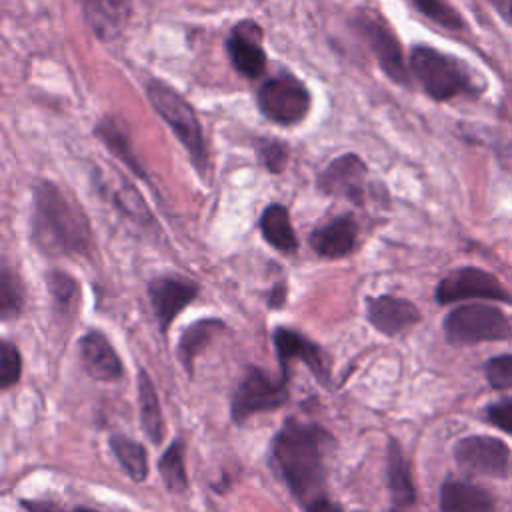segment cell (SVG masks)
Here are the masks:
<instances>
[{"label":"cell","instance_id":"obj_1","mask_svg":"<svg viewBox=\"0 0 512 512\" xmlns=\"http://www.w3.org/2000/svg\"><path fill=\"white\" fill-rule=\"evenodd\" d=\"M332 444V436L320 424L294 418L280 426L270 444L276 472L302 506L324 496V456Z\"/></svg>","mask_w":512,"mask_h":512},{"label":"cell","instance_id":"obj_2","mask_svg":"<svg viewBox=\"0 0 512 512\" xmlns=\"http://www.w3.org/2000/svg\"><path fill=\"white\" fill-rule=\"evenodd\" d=\"M32 238L48 254H80L92 240L82 208L52 182H40L34 190Z\"/></svg>","mask_w":512,"mask_h":512},{"label":"cell","instance_id":"obj_3","mask_svg":"<svg viewBox=\"0 0 512 512\" xmlns=\"http://www.w3.org/2000/svg\"><path fill=\"white\" fill-rule=\"evenodd\" d=\"M146 94L152 108L164 118V122L172 128L180 144L188 150L190 160L194 162L196 170L204 176L208 166V152L206 142L202 136V126L192 110V106L174 92L168 84L160 80H150L146 84Z\"/></svg>","mask_w":512,"mask_h":512},{"label":"cell","instance_id":"obj_4","mask_svg":"<svg viewBox=\"0 0 512 512\" xmlns=\"http://www.w3.org/2000/svg\"><path fill=\"white\" fill-rule=\"evenodd\" d=\"M444 334L450 344L468 346L512 338V324L502 310L490 304H464L444 318Z\"/></svg>","mask_w":512,"mask_h":512},{"label":"cell","instance_id":"obj_5","mask_svg":"<svg viewBox=\"0 0 512 512\" xmlns=\"http://www.w3.org/2000/svg\"><path fill=\"white\" fill-rule=\"evenodd\" d=\"M288 398V378H274L260 366H248L232 394L230 414L236 424H242L254 414L282 408Z\"/></svg>","mask_w":512,"mask_h":512},{"label":"cell","instance_id":"obj_6","mask_svg":"<svg viewBox=\"0 0 512 512\" xmlns=\"http://www.w3.org/2000/svg\"><path fill=\"white\" fill-rule=\"evenodd\" d=\"M410 64L418 82L434 100H450L468 92L472 86L466 68L456 58L436 48L416 46Z\"/></svg>","mask_w":512,"mask_h":512},{"label":"cell","instance_id":"obj_7","mask_svg":"<svg viewBox=\"0 0 512 512\" xmlns=\"http://www.w3.org/2000/svg\"><path fill=\"white\" fill-rule=\"evenodd\" d=\"M260 112L276 124H296L310 108V94L306 86L290 74H280L266 80L258 90Z\"/></svg>","mask_w":512,"mask_h":512},{"label":"cell","instance_id":"obj_8","mask_svg":"<svg viewBox=\"0 0 512 512\" xmlns=\"http://www.w3.org/2000/svg\"><path fill=\"white\" fill-rule=\"evenodd\" d=\"M454 458L458 466L474 476H512V450L494 436H466L456 442Z\"/></svg>","mask_w":512,"mask_h":512},{"label":"cell","instance_id":"obj_9","mask_svg":"<svg viewBox=\"0 0 512 512\" xmlns=\"http://www.w3.org/2000/svg\"><path fill=\"white\" fill-rule=\"evenodd\" d=\"M354 28L366 40L372 54L378 58L382 70L396 82L408 84V72L402 60V48L398 38L378 14L370 10H360L354 18Z\"/></svg>","mask_w":512,"mask_h":512},{"label":"cell","instance_id":"obj_10","mask_svg":"<svg viewBox=\"0 0 512 512\" xmlns=\"http://www.w3.org/2000/svg\"><path fill=\"white\" fill-rule=\"evenodd\" d=\"M468 298H484L498 302H512L504 286L486 270L464 266L444 276L436 288V300L440 304H452Z\"/></svg>","mask_w":512,"mask_h":512},{"label":"cell","instance_id":"obj_11","mask_svg":"<svg viewBox=\"0 0 512 512\" xmlns=\"http://www.w3.org/2000/svg\"><path fill=\"white\" fill-rule=\"evenodd\" d=\"M272 342H274L278 364H280V376L288 378L290 364L294 360H300L310 368V372L316 376V380H320L322 384L330 382L328 366L324 362V354L318 344H314L300 332H296L292 328H284V326H278L272 332Z\"/></svg>","mask_w":512,"mask_h":512},{"label":"cell","instance_id":"obj_12","mask_svg":"<svg viewBox=\"0 0 512 512\" xmlns=\"http://www.w3.org/2000/svg\"><path fill=\"white\" fill-rule=\"evenodd\" d=\"M366 164L356 154H344L328 164L318 178V188L330 196H342L356 204L366 198Z\"/></svg>","mask_w":512,"mask_h":512},{"label":"cell","instance_id":"obj_13","mask_svg":"<svg viewBox=\"0 0 512 512\" xmlns=\"http://www.w3.org/2000/svg\"><path fill=\"white\" fill-rule=\"evenodd\" d=\"M198 286L186 278L160 276L148 284V296L162 332H166L172 320L196 298Z\"/></svg>","mask_w":512,"mask_h":512},{"label":"cell","instance_id":"obj_14","mask_svg":"<svg viewBox=\"0 0 512 512\" xmlns=\"http://www.w3.org/2000/svg\"><path fill=\"white\" fill-rule=\"evenodd\" d=\"M366 316L368 322L386 336H396L420 322V310L410 300L390 294L368 298Z\"/></svg>","mask_w":512,"mask_h":512},{"label":"cell","instance_id":"obj_15","mask_svg":"<svg viewBox=\"0 0 512 512\" xmlns=\"http://www.w3.org/2000/svg\"><path fill=\"white\" fill-rule=\"evenodd\" d=\"M226 50L242 76L256 78L264 72L266 54L260 46V28L254 22H240L234 26L226 40Z\"/></svg>","mask_w":512,"mask_h":512},{"label":"cell","instance_id":"obj_16","mask_svg":"<svg viewBox=\"0 0 512 512\" xmlns=\"http://www.w3.org/2000/svg\"><path fill=\"white\" fill-rule=\"evenodd\" d=\"M80 360L84 370L100 382H114L122 378L124 366L114 350V346L108 342V338L100 330H88L80 338Z\"/></svg>","mask_w":512,"mask_h":512},{"label":"cell","instance_id":"obj_17","mask_svg":"<svg viewBox=\"0 0 512 512\" xmlns=\"http://www.w3.org/2000/svg\"><path fill=\"white\" fill-rule=\"evenodd\" d=\"M358 240V224L350 214L338 216L316 228L310 236L314 252L322 258H342L354 250Z\"/></svg>","mask_w":512,"mask_h":512},{"label":"cell","instance_id":"obj_18","mask_svg":"<svg viewBox=\"0 0 512 512\" xmlns=\"http://www.w3.org/2000/svg\"><path fill=\"white\" fill-rule=\"evenodd\" d=\"M442 512H496L492 496L470 482L446 480L440 488Z\"/></svg>","mask_w":512,"mask_h":512},{"label":"cell","instance_id":"obj_19","mask_svg":"<svg viewBox=\"0 0 512 512\" xmlns=\"http://www.w3.org/2000/svg\"><path fill=\"white\" fill-rule=\"evenodd\" d=\"M84 16L100 38H114L130 16V0H82Z\"/></svg>","mask_w":512,"mask_h":512},{"label":"cell","instance_id":"obj_20","mask_svg":"<svg viewBox=\"0 0 512 512\" xmlns=\"http://www.w3.org/2000/svg\"><path fill=\"white\" fill-rule=\"evenodd\" d=\"M386 484H388L392 502L398 508H406L414 504L416 490L412 484L410 466L402 454V448L394 440L388 442V450H386Z\"/></svg>","mask_w":512,"mask_h":512},{"label":"cell","instance_id":"obj_21","mask_svg":"<svg viewBox=\"0 0 512 512\" xmlns=\"http://www.w3.org/2000/svg\"><path fill=\"white\" fill-rule=\"evenodd\" d=\"M138 408H140V424L144 434L154 446H160L164 440L166 424H164L156 388L144 370H138Z\"/></svg>","mask_w":512,"mask_h":512},{"label":"cell","instance_id":"obj_22","mask_svg":"<svg viewBox=\"0 0 512 512\" xmlns=\"http://www.w3.org/2000/svg\"><path fill=\"white\" fill-rule=\"evenodd\" d=\"M224 330V322L218 318H202L194 324H190L176 346V356L180 360V364L184 366V370L188 372V376L194 374V362L198 358V354L206 348V344L214 338L216 332Z\"/></svg>","mask_w":512,"mask_h":512},{"label":"cell","instance_id":"obj_23","mask_svg":"<svg viewBox=\"0 0 512 512\" xmlns=\"http://www.w3.org/2000/svg\"><path fill=\"white\" fill-rule=\"evenodd\" d=\"M260 230L266 242H270L274 248L282 252H294L298 242L294 228L290 224L288 210L282 204H270L260 218Z\"/></svg>","mask_w":512,"mask_h":512},{"label":"cell","instance_id":"obj_24","mask_svg":"<svg viewBox=\"0 0 512 512\" xmlns=\"http://www.w3.org/2000/svg\"><path fill=\"white\" fill-rule=\"evenodd\" d=\"M108 444H110L114 458L122 466V470L134 482H144L148 478V454L140 442H136L124 434H112L108 438Z\"/></svg>","mask_w":512,"mask_h":512},{"label":"cell","instance_id":"obj_25","mask_svg":"<svg viewBox=\"0 0 512 512\" xmlns=\"http://www.w3.org/2000/svg\"><path fill=\"white\" fill-rule=\"evenodd\" d=\"M158 472L170 492L180 494L188 488V474L184 466V442L180 438L170 442V446L160 456Z\"/></svg>","mask_w":512,"mask_h":512},{"label":"cell","instance_id":"obj_26","mask_svg":"<svg viewBox=\"0 0 512 512\" xmlns=\"http://www.w3.org/2000/svg\"><path fill=\"white\" fill-rule=\"evenodd\" d=\"M94 132L98 134V138L140 178H146V170H142L140 162L136 160L132 148H130V140L126 136V132L112 120V118H104Z\"/></svg>","mask_w":512,"mask_h":512},{"label":"cell","instance_id":"obj_27","mask_svg":"<svg viewBox=\"0 0 512 512\" xmlns=\"http://www.w3.org/2000/svg\"><path fill=\"white\" fill-rule=\"evenodd\" d=\"M24 304V290L18 276L8 268L2 266L0 274V314L2 320H10L22 312Z\"/></svg>","mask_w":512,"mask_h":512},{"label":"cell","instance_id":"obj_28","mask_svg":"<svg viewBox=\"0 0 512 512\" xmlns=\"http://www.w3.org/2000/svg\"><path fill=\"white\" fill-rule=\"evenodd\" d=\"M420 14H424L428 20L448 28V30H462L464 20L462 16L444 0H414Z\"/></svg>","mask_w":512,"mask_h":512},{"label":"cell","instance_id":"obj_29","mask_svg":"<svg viewBox=\"0 0 512 512\" xmlns=\"http://www.w3.org/2000/svg\"><path fill=\"white\" fill-rule=\"evenodd\" d=\"M48 288L52 294V300L56 302V306L64 312H68L76 300H78V284L72 276L64 274V272H52L48 276Z\"/></svg>","mask_w":512,"mask_h":512},{"label":"cell","instance_id":"obj_30","mask_svg":"<svg viewBox=\"0 0 512 512\" xmlns=\"http://www.w3.org/2000/svg\"><path fill=\"white\" fill-rule=\"evenodd\" d=\"M22 376V356L16 344L10 340H2L0 350V386L4 390L12 388Z\"/></svg>","mask_w":512,"mask_h":512},{"label":"cell","instance_id":"obj_31","mask_svg":"<svg viewBox=\"0 0 512 512\" xmlns=\"http://www.w3.org/2000/svg\"><path fill=\"white\" fill-rule=\"evenodd\" d=\"M484 374L494 390L512 388V354L490 358L484 364Z\"/></svg>","mask_w":512,"mask_h":512},{"label":"cell","instance_id":"obj_32","mask_svg":"<svg viewBox=\"0 0 512 512\" xmlns=\"http://www.w3.org/2000/svg\"><path fill=\"white\" fill-rule=\"evenodd\" d=\"M484 412H486V420L492 426L512 434V400H498V402L486 406Z\"/></svg>","mask_w":512,"mask_h":512},{"label":"cell","instance_id":"obj_33","mask_svg":"<svg viewBox=\"0 0 512 512\" xmlns=\"http://www.w3.org/2000/svg\"><path fill=\"white\" fill-rule=\"evenodd\" d=\"M258 152H260V158H262V162L266 164V168L270 172H280L284 168L286 160H288L286 148L278 142H264Z\"/></svg>","mask_w":512,"mask_h":512},{"label":"cell","instance_id":"obj_34","mask_svg":"<svg viewBox=\"0 0 512 512\" xmlns=\"http://www.w3.org/2000/svg\"><path fill=\"white\" fill-rule=\"evenodd\" d=\"M22 504V508L26 510V512H62L56 504H52V502H38V500H22L20 502Z\"/></svg>","mask_w":512,"mask_h":512},{"label":"cell","instance_id":"obj_35","mask_svg":"<svg viewBox=\"0 0 512 512\" xmlns=\"http://www.w3.org/2000/svg\"><path fill=\"white\" fill-rule=\"evenodd\" d=\"M306 512H342V508L336 502H332L330 498L322 496L316 502H312L310 506H306Z\"/></svg>","mask_w":512,"mask_h":512},{"label":"cell","instance_id":"obj_36","mask_svg":"<svg viewBox=\"0 0 512 512\" xmlns=\"http://www.w3.org/2000/svg\"><path fill=\"white\" fill-rule=\"evenodd\" d=\"M488 2L494 6V10H496L506 22L512 24V0H488Z\"/></svg>","mask_w":512,"mask_h":512},{"label":"cell","instance_id":"obj_37","mask_svg":"<svg viewBox=\"0 0 512 512\" xmlns=\"http://www.w3.org/2000/svg\"><path fill=\"white\" fill-rule=\"evenodd\" d=\"M284 302V286H278V290L274 292V298L270 300V306H280Z\"/></svg>","mask_w":512,"mask_h":512},{"label":"cell","instance_id":"obj_38","mask_svg":"<svg viewBox=\"0 0 512 512\" xmlns=\"http://www.w3.org/2000/svg\"><path fill=\"white\" fill-rule=\"evenodd\" d=\"M74 512H98V510H92V508H86V506H80V508H76Z\"/></svg>","mask_w":512,"mask_h":512}]
</instances>
